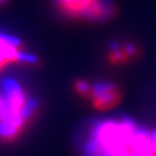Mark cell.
Masks as SVG:
<instances>
[{"label":"cell","mask_w":156,"mask_h":156,"mask_svg":"<svg viewBox=\"0 0 156 156\" xmlns=\"http://www.w3.org/2000/svg\"><path fill=\"white\" fill-rule=\"evenodd\" d=\"M86 156H156V131L127 118L96 121L84 142Z\"/></svg>","instance_id":"obj_1"},{"label":"cell","mask_w":156,"mask_h":156,"mask_svg":"<svg viewBox=\"0 0 156 156\" xmlns=\"http://www.w3.org/2000/svg\"><path fill=\"white\" fill-rule=\"evenodd\" d=\"M4 114L0 120V135L13 138L20 131L25 119L31 114L34 104L26 99L20 87L14 81L4 84Z\"/></svg>","instance_id":"obj_2"},{"label":"cell","mask_w":156,"mask_h":156,"mask_svg":"<svg viewBox=\"0 0 156 156\" xmlns=\"http://www.w3.org/2000/svg\"><path fill=\"white\" fill-rule=\"evenodd\" d=\"M62 11L73 17L104 21L115 13L111 0H55Z\"/></svg>","instance_id":"obj_3"},{"label":"cell","mask_w":156,"mask_h":156,"mask_svg":"<svg viewBox=\"0 0 156 156\" xmlns=\"http://www.w3.org/2000/svg\"><path fill=\"white\" fill-rule=\"evenodd\" d=\"M91 100L95 108L99 110H107L113 108L120 101V91L114 84L101 82L92 86Z\"/></svg>","instance_id":"obj_4"},{"label":"cell","mask_w":156,"mask_h":156,"mask_svg":"<svg viewBox=\"0 0 156 156\" xmlns=\"http://www.w3.org/2000/svg\"><path fill=\"white\" fill-rule=\"evenodd\" d=\"M20 42L17 38L3 34L0 32V69L6 65L16 61L22 62H35L34 55L24 54L20 49Z\"/></svg>","instance_id":"obj_5"},{"label":"cell","mask_w":156,"mask_h":156,"mask_svg":"<svg viewBox=\"0 0 156 156\" xmlns=\"http://www.w3.org/2000/svg\"><path fill=\"white\" fill-rule=\"evenodd\" d=\"M110 59L113 62H122L128 61L136 54V48L129 44H116L111 46Z\"/></svg>","instance_id":"obj_6"},{"label":"cell","mask_w":156,"mask_h":156,"mask_svg":"<svg viewBox=\"0 0 156 156\" xmlns=\"http://www.w3.org/2000/svg\"><path fill=\"white\" fill-rule=\"evenodd\" d=\"M76 89H77L78 93L82 95H88L90 96L91 94V90H92V86L89 85L87 82H84V81H79L76 83Z\"/></svg>","instance_id":"obj_7"},{"label":"cell","mask_w":156,"mask_h":156,"mask_svg":"<svg viewBox=\"0 0 156 156\" xmlns=\"http://www.w3.org/2000/svg\"><path fill=\"white\" fill-rule=\"evenodd\" d=\"M4 108H5V101L4 97L0 95V120L2 119V116L4 114Z\"/></svg>","instance_id":"obj_8"},{"label":"cell","mask_w":156,"mask_h":156,"mask_svg":"<svg viewBox=\"0 0 156 156\" xmlns=\"http://www.w3.org/2000/svg\"><path fill=\"white\" fill-rule=\"evenodd\" d=\"M5 0H0V3H2V2H4Z\"/></svg>","instance_id":"obj_9"}]
</instances>
